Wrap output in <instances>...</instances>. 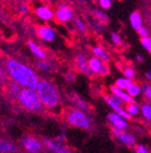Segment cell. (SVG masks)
<instances>
[{
	"instance_id": "cell-5",
	"label": "cell",
	"mask_w": 151,
	"mask_h": 153,
	"mask_svg": "<svg viewBox=\"0 0 151 153\" xmlns=\"http://www.w3.org/2000/svg\"><path fill=\"white\" fill-rule=\"evenodd\" d=\"M104 100L106 101L107 104H108L109 106H110V108L114 111L113 113L119 115L120 117H123L124 119H126V120L131 119V117H130L129 115L126 113L125 108H124V106H123L124 103L122 102V101H120L118 98H116L115 96H113V95H111V96L105 95L104 96Z\"/></svg>"
},
{
	"instance_id": "cell-30",
	"label": "cell",
	"mask_w": 151,
	"mask_h": 153,
	"mask_svg": "<svg viewBox=\"0 0 151 153\" xmlns=\"http://www.w3.org/2000/svg\"><path fill=\"white\" fill-rule=\"evenodd\" d=\"M141 44L143 47L146 49L148 52H151V38L150 36H145V37H141Z\"/></svg>"
},
{
	"instance_id": "cell-36",
	"label": "cell",
	"mask_w": 151,
	"mask_h": 153,
	"mask_svg": "<svg viewBox=\"0 0 151 153\" xmlns=\"http://www.w3.org/2000/svg\"><path fill=\"white\" fill-rule=\"evenodd\" d=\"M18 11H19V13H20V14H22V15L26 14V13L29 12V5L26 4V3H21V4L19 5Z\"/></svg>"
},
{
	"instance_id": "cell-23",
	"label": "cell",
	"mask_w": 151,
	"mask_h": 153,
	"mask_svg": "<svg viewBox=\"0 0 151 153\" xmlns=\"http://www.w3.org/2000/svg\"><path fill=\"white\" fill-rule=\"evenodd\" d=\"M125 111L130 117H133V116H136L139 113V106L137 105V103H130V104H126Z\"/></svg>"
},
{
	"instance_id": "cell-29",
	"label": "cell",
	"mask_w": 151,
	"mask_h": 153,
	"mask_svg": "<svg viewBox=\"0 0 151 153\" xmlns=\"http://www.w3.org/2000/svg\"><path fill=\"white\" fill-rule=\"evenodd\" d=\"M123 74H124V76H125L126 79L132 80V79H134V76H135V70L133 67L127 66L126 68L123 69Z\"/></svg>"
},
{
	"instance_id": "cell-28",
	"label": "cell",
	"mask_w": 151,
	"mask_h": 153,
	"mask_svg": "<svg viewBox=\"0 0 151 153\" xmlns=\"http://www.w3.org/2000/svg\"><path fill=\"white\" fill-rule=\"evenodd\" d=\"M141 93L144 94L145 97L150 101V99H151V85H150L149 82L143 84L142 87H141Z\"/></svg>"
},
{
	"instance_id": "cell-13",
	"label": "cell",
	"mask_w": 151,
	"mask_h": 153,
	"mask_svg": "<svg viewBox=\"0 0 151 153\" xmlns=\"http://www.w3.org/2000/svg\"><path fill=\"white\" fill-rule=\"evenodd\" d=\"M35 14L38 18H40L41 20H51L54 18V12L51 7H49L48 5H39L35 9Z\"/></svg>"
},
{
	"instance_id": "cell-12",
	"label": "cell",
	"mask_w": 151,
	"mask_h": 153,
	"mask_svg": "<svg viewBox=\"0 0 151 153\" xmlns=\"http://www.w3.org/2000/svg\"><path fill=\"white\" fill-rule=\"evenodd\" d=\"M75 61H76V66H77V68L83 72L84 74H86V76H92V74H91V71H90V69H89V67H88V59L85 53L78 52L75 56Z\"/></svg>"
},
{
	"instance_id": "cell-8",
	"label": "cell",
	"mask_w": 151,
	"mask_h": 153,
	"mask_svg": "<svg viewBox=\"0 0 151 153\" xmlns=\"http://www.w3.org/2000/svg\"><path fill=\"white\" fill-rule=\"evenodd\" d=\"M36 33H37L38 37L40 39H43L45 42H54L55 38H56V33L55 31L53 30V28H51L50 26H38L36 28Z\"/></svg>"
},
{
	"instance_id": "cell-2",
	"label": "cell",
	"mask_w": 151,
	"mask_h": 153,
	"mask_svg": "<svg viewBox=\"0 0 151 153\" xmlns=\"http://www.w3.org/2000/svg\"><path fill=\"white\" fill-rule=\"evenodd\" d=\"M36 93L43 106L49 110H54L59 105L60 97L55 84L49 80H39L36 87Z\"/></svg>"
},
{
	"instance_id": "cell-33",
	"label": "cell",
	"mask_w": 151,
	"mask_h": 153,
	"mask_svg": "<svg viewBox=\"0 0 151 153\" xmlns=\"http://www.w3.org/2000/svg\"><path fill=\"white\" fill-rule=\"evenodd\" d=\"M92 26H93V28L96 30V31H98V32H102V31H104L105 30V27H104V25L103 24H100V22H92Z\"/></svg>"
},
{
	"instance_id": "cell-21",
	"label": "cell",
	"mask_w": 151,
	"mask_h": 153,
	"mask_svg": "<svg viewBox=\"0 0 151 153\" xmlns=\"http://www.w3.org/2000/svg\"><path fill=\"white\" fill-rule=\"evenodd\" d=\"M126 93H127L128 95L131 97V98L134 99L135 97H137V96L141 94V86H139L137 83H134V82H132V83H131V85H130L129 87L127 88Z\"/></svg>"
},
{
	"instance_id": "cell-1",
	"label": "cell",
	"mask_w": 151,
	"mask_h": 153,
	"mask_svg": "<svg viewBox=\"0 0 151 153\" xmlns=\"http://www.w3.org/2000/svg\"><path fill=\"white\" fill-rule=\"evenodd\" d=\"M5 70L13 82L22 88L36 89L38 85V76L28 65L15 59H9L5 63Z\"/></svg>"
},
{
	"instance_id": "cell-4",
	"label": "cell",
	"mask_w": 151,
	"mask_h": 153,
	"mask_svg": "<svg viewBox=\"0 0 151 153\" xmlns=\"http://www.w3.org/2000/svg\"><path fill=\"white\" fill-rule=\"evenodd\" d=\"M66 119L71 126H74L79 129H89L91 126V122L87 115L83 111L78 108H71L66 114Z\"/></svg>"
},
{
	"instance_id": "cell-20",
	"label": "cell",
	"mask_w": 151,
	"mask_h": 153,
	"mask_svg": "<svg viewBox=\"0 0 151 153\" xmlns=\"http://www.w3.org/2000/svg\"><path fill=\"white\" fill-rule=\"evenodd\" d=\"M93 14H94V18H95L96 22H100V24H103V25L108 24V22H109L108 16H107V14L104 12V11L98 10V9H95L94 12H93Z\"/></svg>"
},
{
	"instance_id": "cell-11",
	"label": "cell",
	"mask_w": 151,
	"mask_h": 153,
	"mask_svg": "<svg viewBox=\"0 0 151 153\" xmlns=\"http://www.w3.org/2000/svg\"><path fill=\"white\" fill-rule=\"evenodd\" d=\"M22 145L26 148V150H28L31 153H38L43 147L41 143L38 139L34 138V137H24L22 138Z\"/></svg>"
},
{
	"instance_id": "cell-35",
	"label": "cell",
	"mask_w": 151,
	"mask_h": 153,
	"mask_svg": "<svg viewBox=\"0 0 151 153\" xmlns=\"http://www.w3.org/2000/svg\"><path fill=\"white\" fill-rule=\"evenodd\" d=\"M135 152L136 153H149L148 149L143 145H135Z\"/></svg>"
},
{
	"instance_id": "cell-44",
	"label": "cell",
	"mask_w": 151,
	"mask_h": 153,
	"mask_svg": "<svg viewBox=\"0 0 151 153\" xmlns=\"http://www.w3.org/2000/svg\"><path fill=\"white\" fill-rule=\"evenodd\" d=\"M29 1H31V0H29Z\"/></svg>"
},
{
	"instance_id": "cell-41",
	"label": "cell",
	"mask_w": 151,
	"mask_h": 153,
	"mask_svg": "<svg viewBox=\"0 0 151 153\" xmlns=\"http://www.w3.org/2000/svg\"><path fill=\"white\" fill-rule=\"evenodd\" d=\"M136 61H137V62H143V61H144V59H143V56L141 54H137L136 55Z\"/></svg>"
},
{
	"instance_id": "cell-14",
	"label": "cell",
	"mask_w": 151,
	"mask_h": 153,
	"mask_svg": "<svg viewBox=\"0 0 151 153\" xmlns=\"http://www.w3.org/2000/svg\"><path fill=\"white\" fill-rule=\"evenodd\" d=\"M110 91H111V95L115 96L116 98H118L123 103L126 104H130V103H135V100L133 98H131L125 91H122V89H118L115 86H111L110 87Z\"/></svg>"
},
{
	"instance_id": "cell-40",
	"label": "cell",
	"mask_w": 151,
	"mask_h": 153,
	"mask_svg": "<svg viewBox=\"0 0 151 153\" xmlns=\"http://www.w3.org/2000/svg\"><path fill=\"white\" fill-rule=\"evenodd\" d=\"M5 76V72L4 70H3V68L1 66H0V81H2V79Z\"/></svg>"
},
{
	"instance_id": "cell-32",
	"label": "cell",
	"mask_w": 151,
	"mask_h": 153,
	"mask_svg": "<svg viewBox=\"0 0 151 153\" xmlns=\"http://www.w3.org/2000/svg\"><path fill=\"white\" fill-rule=\"evenodd\" d=\"M98 3L100 5V7L104 10H108L111 7L112 5V1L111 0H98Z\"/></svg>"
},
{
	"instance_id": "cell-6",
	"label": "cell",
	"mask_w": 151,
	"mask_h": 153,
	"mask_svg": "<svg viewBox=\"0 0 151 153\" xmlns=\"http://www.w3.org/2000/svg\"><path fill=\"white\" fill-rule=\"evenodd\" d=\"M54 17L59 22H69L74 17L73 10L71 7H69L67 4H60L55 11Z\"/></svg>"
},
{
	"instance_id": "cell-19",
	"label": "cell",
	"mask_w": 151,
	"mask_h": 153,
	"mask_svg": "<svg viewBox=\"0 0 151 153\" xmlns=\"http://www.w3.org/2000/svg\"><path fill=\"white\" fill-rule=\"evenodd\" d=\"M16 151V146L7 140L0 139V153H14Z\"/></svg>"
},
{
	"instance_id": "cell-42",
	"label": "cell",
	"mask_w": 151,
	"mask_h": 153,
	"mask_svg": "<svg viewBox=\"0 0 151 153\" xmlns=\"http://www.w3.org/2000/svg\"><path fill=\"white\" fill-rule=\"evenodd\" d=\"M146 76H147V79L150 81V79H151V72H150V70H148V71L146 72Z\"/></svg>"
},
{
	"instance_id": "cell-27",
	"label": "cell",
	"mask_w": 151,
	"mask_h": 153,
	"mask_svg": "<svg viewBox=\"0 0 151 153\" xmlns=\"http://www.w3.org/2000/svg\"><path fill=\"white\" fill-rule=\"evenodd\" d=\"M37 67L40 70H43V72H50L52 70V65L50 64L47 61H38L37 62Z\"/></svg>"
},
{
	"instance_id": "cell-10",
	"label": "cell",
	"mask_w": 151,
	"mask_h": 153,
	"mask_svg": "<svg viewBox=\"0 0 151 153\" xmlns=\"http://www.w3.org/2000/svg\"><path fill=\"white\" fill-rule=\"evenodd\" d=\"M43 143L54 153H72L71 151L65 146L64 143H59V141H55L50 138H45L43 139Z\"/></svg>"
},
{
	"instance_id": "cell-37",
	"label": "cell",
	"mask_w": 151,
	"mask_h": 153,
	"mask_svg": "<svg viewBox=\"0 0 151 153\" xmlns=\"http://www.w3.org/2000/svg\"><path fill=\"white\" fill-rule=\"evenodd\" d=\"M137 33L139 34V36L141 37H145V36H148V29L147 28H145V27H142L141 29H139L137 30Z\"/></svg>"
},
{
	"instance_id": "cell-31",
	"label": "cell",
	"mask_w": 151,
	"mask_h": 153,
	"mask_svg": "<svg viewBox=\"0 0 151 153\" xmlns=\"http://www.w3.org/2000/svg\"><path fill=\"white\" fill-rule=\"evenodd\" d=\"M110 37H111L112 42H113L115 45L119 46L120 44H122V37H120L119 34H117L116 32H112L111 35H110Z\"/></svg>"
},
{
	"instance_id": "cell-15",
	"label": "cell",
	"mask_w": 151,
	"mask_h": 153,
	"mask_svg": "<svg viewBox=\"0 0 151 153\" xmlns=\"http://www.w3.org/2000/svg\"><path fill=\"white\" fill-rule=\"evenodd\" d=\"M106 63H104L102 60H99L97 57L92 56L90 57L89 60H88V67H89L90 71L91 74H99V72L102 71L103 67Z\"/></svg>"
},
{
	"instance_id": "cell-18",
	"label": "cell",
	"mask_w": 151,
	"mask_h": 153,
	"mask_svg": "<svg viewBox=\"0 0 151 153\" xmlns=\"http://www.w3.org/2000/svg\"><path fill=\"white\" fill-rule=\"evenodd\" d=\"M130 25L132 27L134 30H139L143 27V19H142V16H141V13L135 11V12L131 13L130 15Z\"/></svg>"
},
{
	"instance_id": "cell-17",
	"label": "cell",
	"mask_w": 151,
	"mask_h": 153,
	"mask_svg": "<svg viewBox=\"0 0 151 153\" xmlns=\"http://www.w3.org/2000/svg\"><path fill=\"white\" fill-rule=\"evenodd\" d=\"M92 53L94 54L95 57H97V59H99V60H102L103 62L106 63V64L110 61L109 54L106 52V50H105L104 48L100 47V46H94V47H92Z\"/></svg>"
},
{
	"instance_id": "cell-3",
	"label": "cell",
	"mask_w": 151,
	"mask_h": 153,
	"mask_svg": "<svg viewBox=\"0 0 151 153\" xmlns=\"http://www.w3.org/2000/svg\"><path fill=\"white\" fill-rule=\"evenodd\" d=\"M17 101L22 108L30 112H40L43 110V105L35 89L21 88L17 96Z\"/></svg>"
},
{
	"instance_id": "cell-9",
	"label": "cell",
	"mask_w": 151,
	"mask_h": 153,
	"mask_svg": "<svg viewBox=\"0 0 151 153\" xmlns=\"http://www.w3.org/2000/svg\"><path fill=\"white\" fill-rule=\"evenodd\" d=\"M108 120L113 126V129L118 130V131H125L128 128L127 120L120 117L119 115L115 114V113H110L108 115Z\"/></svg>"
},
{
	"instance_id": "cell-38",
	"label": "cell",
	"mask_w": 151,
	"mask_h": 153,
	"mask_svg": "<svg viewBox=\"0 0 151 153\" xmlns=\"http://www.w3.org/2000/svg\"><path fill=\"white\" fill-rule=\"evenodd\" d=\"M108 74H109V67H108V65H107V64H105L104 67H103L102 71L99 72V76H107Z\"/></svg>"
},
{
	"instance_id": "cell-25",
	"label": "cell",
	"mask_w": 151,
	"mask_h": 153,
	"mask_svg": "<svg viewBox=\"0 0 151 153\" xmlns=\"http://www.w3.org/2000/svg\"><path fill=\"white\" fill-rule=\"evenodd\" d=\"M139 112L142 113L143 117H144L147 121H150L151 120V105H150V103H143L142 106L139 108Z\"/></svg>"
},
{
	"instance_id": "cell-22",
	"label": "cell",
	"mask_w": 151,
	"mask_h": 153,
	"mask_svg": "<svg viewBox=\"0 0 151 153\" xmlns=\"http://www.w3.org/2000/svg\"><path fill=\"white\" fill-rule=\"evenodd\" d=\"M132 83V80L126 79V78H119L115 81V87H117L118 89H122V91H127V88L131 85Z\"/></svg>"
},
{
	"instance_id": "cell-26",
	"label": "cell",
	"mask_w": 151,
	"mask_h": 153,
	"mask_svg": "<svg viewBox=\"0 0 151 153\" xmlns=\"http://www.w3.org/2000/svg\"><path fill=\"white\" fill-rule=\"evenodd\" d=\"M74 25H75L76 29H77L80 33L83 34L87 33V25H86V22L80 17H75L74 18Z\"/></svg>"
},
{
	"instance_id": "cell-39",
	"label": "cell",
	"mask_w": 151,
	"mask_h": 153,
	"mask_svg": "<svg viewBox=\"0 0 151 153\" xmlns=\"http://www.w3.org/2000/svg\"><path fill=\"white\" fill-rule=\"evenodd\" d=\"M66 79H67V81H68L69 83H72V82L74 81V79H75V76H74L73 74H68L66 76Z\"/></svg>"
},
{
	"instance_id": "cell-24",
	"label": "cell",
	"mask_w": 151,
	"mask_h": 153,
	"mask_svg": "<svg viewBox=\"0 0 151 153\" xmlns=\"http://www.w3.org/2000/svg\"><path fill=\"white\" fill-rule=\"evenodd\" d=\"M20 89H21V87H20L18 84L14 83V82H11V83L7 85V93H9V95L11 96L12 98L17 99V96L20 93Z\"/></svg>"
},
{
	"instance_id": "cell-16",
	"label": "cell",
	"mask_w": 151,
	"mask_h": 153,
	"mask_svg": "<svg viewBox=\"0 0 151 153\" xmlns=\"http://www.w3.org/2000/svg\"><path fill=\"white\" fill-rule=\"evenodd\" d=\"M28 46L35 57L39 59L40 61H45V59H47V53H45V51L43 50L41 47H39L36 43H34L33 41H29Z\"/></svg>"
},
{
	"instance_id": "cell-43",
	"label": "cell",
	"mask_w": 151,
	"mask_h": 153,
	"mask_svg": "<svg viewBox=\"0 0 151 153\" xmlns=\"http://www.w3.org/2000/svg\"><path fill=\"white\" fill-rule=\"evenodd\" d=\"M80 1H85V0H80Z\"/></svg>"
},
{
	"instance_id": "cell-7",
	"label": "cell",
	"mask_w": 151,
	"mask_h": 153,
	"mask_svg": "<svg viewBox=\"0 0 151 153\" xmlns=\"http://www.w3.org/2000/svg\"><path fill=\"white\" fill-rule=\"evenodd\" d=\"M112 134L115 138H117L120 143L125 145L128 148H132V147H135L136 145V139H135L134 135L129 132L126 131H118V130L112 129Z\"/></svg>"
},
{
	"instance_id": "cell-34",
	"label": "cell",
	"mask_w": 151,
	"mask_h": 153,
	"mask_svg": "<svg viewBox=\"0 0 151 153\" xmlns=\"http://www.w3.org/2000/svg\"><path fill=\"white\" fill-rule=\"evenodd\" d=\"M75 102H76V104L78 105V110H80V108H83V110H87V104H86L85 102H84L83 100L80 98H78V97H76L75 98Z\"/></svg>"
}]
</instances>
